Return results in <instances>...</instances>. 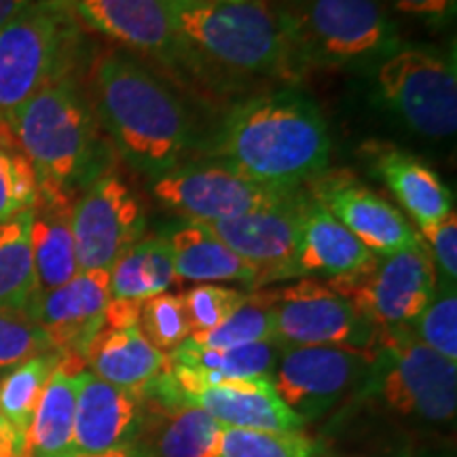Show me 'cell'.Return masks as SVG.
I'll use <instances>...</instances> for the list:
<instances>
[{
	"mask_svg": "<svg viewBox=\"0 0 457 457\" xmlns=\"http://www.w3.org/2000/svg\"><path fill=\"white\" fill-rule=\"evenodd\" d=\"M204 151L244 179L293 191L327 171L330 134L316 102L284 87L233 106Z\"/></svg>",
	"mask_w": 457,
	"mask_h": 457,
	"instance_id": "1",
	"label": "cell"
},
{
	"mask_svg": "<svg viewBox=\"0 0 457 457\" xmlns=\"http://www.w3.org/2000/svg\"><path fill=\"white\" fill-rule=\"evenodd\" d=\"M91 104L131 168L159 179L195 148V125L179 94L125 51H104L91 71Z\"/></svg>",
	"mask_w": 457,
	"mask_h": 457,
	"instance_id": "2",
	"label": "cell"
},
{
	"mask_svg": "<svg viewBox=\"0 0 457 457\" xmlns=\"http://www.w3.org/2000/svg\"><path fill=\"white\" fill-rule=\"evenodd\" d=\"M7 123L37 174L38 193L72 199L111 170V145L72 74L32 96Z\"/></svg>",
	"mask_w": 457,
	"mask_h": 457,
	"instance_id": "3",
	"label": "cell"
},
{
	"mask_svg": "<svg viewBox=\"0 0 457 457\" xmlns=\"http://www.w3.org/2000/svg\"><path fill=\"white\" fill-rule=\"evenodd\" d=\"M347 403L404 430H449L457 413V362L417 341L409 327L379 328L362 384Z\"/></svg>",
	"mask_w": 457,
	"mask_h": 457,
	"instance_id": "4",
	"label": "cell"
},
{
	"mask_svg": "<svg viewBox=\"0 0 457 457\" xmlns=\"http://www.w3.org/2000/svg\"><path fill=\"white\" fill-rule=\"evenodd\" d=\"M168 7L195 54L242 72H303L288 28L270 0H168Z\"/></svg>",
	"mask_w": 457,
	"mask_h": 457,
	"instance_id": "5",
	"label": "cell"
},
{
	"mask_svg": "<svg viewBox=\"0 0 457 457\" xmlns=\"http://www.w3.org/2000/svg\"><path fill=\"white\" fill-rule=\"evenodd\" d=\"M305 68L358 71L400 47L396 21L381 0H270Z\"/></svg>",
	"mask_w": 457,
	"mask_h": 457,
	"instance_id": "6",
	"label": "cell"
},
{
	"mask_svg": "<svg viewBox=\"0 0 457 457\" xmlns=\"http://www.w3.org/2000/svg\"><path fill=\"white\" fill-rule=\"evenodd\" d=\"M79 38L71 0H32L0 30V121L72 72Z\"/></svg>",
	"mask_w": 457,
	"mask_h": 457,
	"instance_id": "7",
	"label": "cell"
},
{
	"mask_svg": "<svg viewBox=\"0 0 457 457\" xmlns=\"http://www.w3.org/2000/svg\"><path fill=\"white\" fill-rule=\"evenodd\" d=\"M375 94L409 131L432 140L455 136L457 72L453 51L398 47L373 66Z\"/></svg>",
	"mask_w": 457,
	"mask_h": 457,
	"instance_id": "8",
	"label": "cell"
},
{
	"mask_svg": "<svg viewBox=\"0 0 457 457\" xmlns=\"http://www.w3.org/2000/svg\"><path fill=\"white\" fill-rule=\"evenodd\" d=\"M273 339L282 347H352L369 352L379 328L352 299L327 284L305 282L271 290Z\"/></svg>",
	"mask_w": 457,
	"mask_h": 457,
	"instance_id": "9",
	"label": "cell"
},
{
	"mask_svg": "<svg viewBox=\"0 0 457 457\" xmlns=\"http://www.w3.org/2000/svg\"><path fill=\"white\" fill-rule=\"evenodd\" d=\"M438 273L424 239L390 256H377L370 270L330 279V288L353 301L377 328L409 327L436 290Z\"/></svg>",
	"mask_w": 457,
	"mask_h": 457,
	"instance_id": "10",
	"label": "cell"
},
{
	"mask_svg": "<svg viewBox=\"0 0 457 457\" xmlns=\"http://www.w3.org/2000/svg\"><path fill=\"white\" fill-rule=\"evenodd\" d=\"M301 188L259 185L216 162L182 163L153 182V195L187 220H220L284 205Z\"/></svg>",
	"mask_w": 457,
	"mask_h": 457,
	"instance_id": "11",
	"label": "cell"
},
{
	"mask_svg": "<svg viewBox=\"0 0 457 457\" xmlns=\"http://www.w3.org/2000/svg\"><path fill=\"white\" fill-rule=\"evenodd\" d=\"M370 362V350L352 347H282L271 386L282 403L305 421L347 404Z\"/></svg>",
	"mask_w": 457,
	"mask_h": 457,
	"instance_id": "12",
	"label": "cell"
},
{
	"mask_svg": "<svg viewBox=\"0 0 457 457\" xmlns=\"http://www.w3.org/2000/svg\"><path fill=\"white\" fill-rule=\"evenodd\" d=\"M72 237L79 271L108 270L145 236L142 205L121 176L108 170L72 204Z\"/></svg>",
	"mask_w": 457,
	"mask_h": 457,
	"instance_id": "13",
	"label": "cell"
},
{
	"mask_svg": "<svg viewBox=\"0 0 457 457\" xmlns=\"http://www.w3.org/2000/svg\"><path fill=\"white\" fill-rule=\"evenodd\" d=\"M140 394L136 445L145 457H220L225 426L208 411L187 403L171 386L168 370L163 369Z\"/></svg>",
	"mask_w": 457,
	"mask_h": 457,
	"instance_id": "14",
	"label": "cell"
},
{
	"mask_svg": "<svg viewBox=\"0 0 457 457\" xmlns=\"http://www.w3.org/2000/svg\"><path fill=\"white\" fill-rule=\"evenodd\" d=\"M307 193L276 208L199 222L256 271V286L290 279ZM197 222V220H195Z\"/></svg>",
	"mask_w": 457,
	"mask_h": 457,
	"instance_id": "15",
	"label": "cell"
},
{
	"mask_svg": "<svg viewBox=\"0 0 457 457\" xmlns=\"http://www.w3.org/2000/svg\"><path fill=\"white\" fill-rule=\"evenodd\" d=\"M74 13L91 30L140 55L180 64L197 54L176 30L168 0H71Z\"/></svg>",
	"mask_w": 457,
	"mask_h": 457,
	"instance_id": "16",
	"label": "cell"
},
{
	"mask_svg": "<svg viewBox=\"0 0 457 457\" xmlns=\"http://www.w3.org/2000/svg\"><path fill=\"white\" fill-rule=\"evenodd\" d=\"M312 195L375 256H390L421 239L420 231L394 205L370 191L350 171L320 180Z\"/></svg>",
	"mask_w": 457,
	"mask_h": 457,
	"instance_id": "17",
	"label": "cell"
},
{
	"mask_svg": "<svg viewBox=\"0 0 457 457\" xmlns=\"http://www.w3.org/2000/svg\"><path fill=\"white\" fill-rule=\"evenodd\" d=\"M111 303V271H79L71 282L37 295L28 305L34 322L47 335L57 353H77L98 333Z\"/></svg>",
	"mask_w": 457,
	"mask_h": 457,
	"instance_id": "18",
	"label": "cell"
},
{
	"mask_svg": "<svg viewBox=\"0 0 457 457\" xmlns=\"http://www.w3.org/2000/svg\"><path fill=\"white\" fill-rule=\"evenodd\" d=\"M168 370V369H165ZM170 375V373H168ZM171 379V377H170ZM174 390L187 403L208 411L225 428H244V430L265 432H301V417H296L282 403L267 377L250 379H222L214 384H187Z\"/></svg>",
	"mask_w": 457,
	"mask_h": 457,
	"instance_id": "19",
	"label": "cell"
},
{
	"mask_svg": "<svg viewBox=\"0 0 457 457\" xmlns=\"http://www.w3.org/2000/svg\"><path fill=\"white\" fill-rule=\"evenodd\" d=\"M140 417V390H123L106 384L85 369L74 411V457L100 455L134 445Z\"/></svg>",
	"mask_w": 457,
	"mask_h": 457,
	"instance_id": "20",
	"label": "cell"
},
{
	"mask_svg": "<svg viewBox=\"0 0 457 457\" xmlns=\"http://www.w3.org/2000/svg\"><path fill=\"white\" fill-rule=\"evenodd\" d=\"M377 256L335 219L312 193L305 195L290 278H352L370 270Z\"/></svg>",
	"mask_w": 457,
	"mask_h": 457,
	"instance_id": "21",
	"label": "cell"
},
{
	"mask_svg": "<svg viewBox=\"0 0 457 457\" xmlns=\"http://www.w3.org/2000/svg\"><path fill=\"white\" fill-rule=\"evenodd\" d=\"M85 369L81 356L62 353L34 411L24 457H74V411Z\"/></svg>",
	"mask_w": 457,
	"mask_h": 457,
	"instance_id": "22",
	"label": "cell"
},
{
	"mask_svg": "<svg viewBox=\"0 0 457 457\" xmlns=\"http://www.w3.org/2000/svg\"><path fill=\"white\" fill-rule=\"evenodd\" d=\"M85 367L106 384L123 390H142L162 373L168 353H162L142 337L138 327L102 324L83 352Z\"/></svg>",
	"mask_w": 457,
	"mask_h": 457,
	"instance_id": "23",
	"label": "cell"
},
{
	"mask_svg": "<svg viewBox=\"0 0 457 457\" xmlns=\"http://www.w3.org/2000/svg\"><path fill=\"white\" fill-rule=\"evenodd\" d=\"M74 199L38 193L32 208V262L37 295L60 288L79 273L77 250L72 237Z\"/></svg>",
	"mask_w": 457,
	"mask_h": 457,
	"instance_id": "24",
	"label": "cell"
},
{
	"mask_svg": "<svg viewBox=\"0 0 457 457\" xmlns=\"http://www.w3.org/2000/svg\"><path fill=\"white\" fill-rule=\"evenodd\" d=\"M375 170L420 228L436 225L455 212L451 188L430 165L409 153L396 148L381 151L375 159Z\"/></svg>",
	"mask_w": 457,
	"mask_h": 457,
	"instance_id": "25",
	"label": "cell"
},
{
	"mask_svg": "<svg viewBox=\"0 0 457 457\" xmlns=\"http://www.w3.org/2000/svg\"><path fill=\"white\" fill-rule=\"evenodd\" d=\"M165 239L171 250L176 282H237L256 286L253 267L199 222L187 220L185 225H176Z\"/></svg>",
	"mask_w": 457,
	"mask_h": 457,
	"instance_id": "26",
	"label": "cell"
},
{
	"mask_svg": "<svg viewBox=\"0 0 457 457\" xmlns=\"http://www.w3.org/2000/svg\"><path fill=\"white\" fill-rule=\"evenodd\" d=\"M176 282L174 261L165 236L142 237L111 267V299L142 303L168 293Z\"/></svg>",
	"mask_w": 457,
	"mask_h": 457,
	"instance_id": "27",
	"label": "cell"
},
{
	"mask_svg": "<svg viewBox=\"0 0 457 457\" xmlns=\"http://www.w3.org/2000/svg\"><path fill=\"white\" fill-rule=\"evenodd\" d=\"M30 228L32 210L0 222V310H28L37 296Z\"/></svg>",
	"mask_w": 457,
	"mask_h": 457,
	"instance_id": "28",
	"label": "cell"
},
{
	"mask_svg": "<svg viewBox=\"0 0 457 457\" xmlns=\"http://www.w3.org/2000/svg\"><path fill=\"white\" fill-rule=\"evenodd\" d=\"M62 353L49 352L41 356L30 358L20 367L11 369L9 375L0 381V415L15 432L21 445L26 443L28 430H30L34 411L43 396L51 373L60 362Z\"/></svg>",
	"mask_w": 457,
	"mask_h": 457,
	"instance_id": "29",
	"label": "cell"
},
{
	"mask_svg": "<svg viewBox=\"0 0 457 457\" xmlns=\"http://www.w3.org/2000/svg\"><path fill=\"white\" fill-rule=\"evenodd\" d=\"M270 339H273L271 293L248 295L220 327L188 337L191 343L210 350H231V347Z\"/></svg>",
	"mask_w": 457,
	"mask_h": 457,
	"instance_id": "30",
	"label": "cell"
},
{
	"mask_svg": "<svg viewBox=\"0 0 457 457\" xmlns=\"http://www.w3.org/2000/svg\"><path fill=\"white\" fill-rule=\"evenodd\" d=\"M37 197V174L9 123L0 121V222L32 210Z\"/></svg>",
	"mask_w": 457,
	"mask_h": 457,
	"instance_id": "31",
	"label": "cell"
},
{
	"mask_svg": "<svg viewBox=\"0 0 457 457\" xmlns=\"http://www.w3.org/2000/svg\"><path fill=\"white\" fill-rule=\"evenodd\" d=\"M417 341L457 362V293L453 282L438 279L424 312L409 324Z\"/></svg>",
	"mask_w": 457,
	"mask_h": 457,
	"instance_id": "32",
	"label": "cell"
},
{
	"mask_svg": "<svg viewBox=\"0 0 457 457\" xmlns=\"http://www.w3.org/2000/svg\"><path fill=\"white\" fill-rule=\"evenodd\" d=\"M316 443L303 432L222 428L220 457H313Z\"/></svg>",
	"mask_w": 457,
	"mask_h": 457,
	"instance_id": "33",
	"label": "cell"
},
{
	"mask_svg": "<svg viewBox=\"0 0 457 457\" xmlns=\"http://www.w3.org/2000/svg\"><path fill=\"white\" fill-rule=\"evenodd\" d=\"M138 328L142 337L162 353H171L180 347L191 337L182 295L162 293L142 301Z\"/></svg>",
	"mask_w": 457,
	"mask_h": 457,
	"instance_id": "34",
	"label": "cell"
},
{
	"mask_svg": "<svg viewBox=\"0 0 457 457\" xmlns=\"http://www.w3.org/2000/svg\"><path fill=\"white\" fill-rule=\"evenodd\" d=\"M49 352L55 350L28 310H0V370H11Z\"/></svg>",
	"mask_w": 457,
	"mask_h": 457,
	"instance_id": "35",
	"label": "cell"
},
{
	"mask_svg": "<svg viewBox=\"0 0 457 457\" xmlns=\"http://www.w3.org/2000/svg\"><path fill=\"white\" fill-rule=\"evenodd\" d=\"M245 293L220 284H197L182 295L191 335L208 333L220 327L225 320L245 301Z\"/></svg>",
	"mask_w": 457,
	"mask_h": 457,
	"instance_id": "36",
	"label": "cell"
},
{
	"mask_svg": "<svg viewBox=\"0 0 457 457\" xmlns=\"http://www.w3.org/2000/svg\"><path fill=\"white\" fill-rule=\"evenodd\" d=\"M420 236L426 245H430V254L436 267L438 279L453 282L457 279V216L451 212L436 225L420 228Z\"/></svg>",
	"mask_w": 457,
	"mask_h": 457,
	"instance_id": "37",
	"label": "cell"
},
{
	"mask_svg": "<svg viewBox=\"0 0 457 457\" xmlns=\"http://www.w3.org/2000/svg\"><path fill=\"white\" fill-rule=\"evenodd\" d=\"M386 7L400 15L413 17L430 26H445L453 21L457 0H381Z\"/></svg>",
	"mask_w": 457,
	"mask_h": 457,
	"instance_id": "38",
	"label": "cell"
},
{
	"mask_svg": "<svg viewBox=\"0 0 457 457\" xmlns=\"http://www.w3.org/2000/svg\"><path fill=\"white\" fill-rule=\"evenodd\" d=\"M0 457H24V445L0 415Z\"/></svg>",
	"mask_w": 457,
	"mask_h": 457,
	"instance_id": "39",
	"label": "cell"
},
{
	"mask_svg": "<svg viewBox=\"0 0 457 457\" xmlns=\"http://www.w3.org/2000/svg\"><path fill=\"white\" fill-rule=\"evenodd\" d=\"M30 3L32 0H0V30H3V28Z\"/></svg>",
	"mask_w": 457,
	"mask_h": 457,
	"instance_id": "40",
	"label": "cell"
},
{
	"mask_svg": "<svg viewBox=\"0 0 457 457\" xmlns=\"http://www.w3.org/2000/svg\"><path fill=\"white\" fill-rule=\"evenodd\" d=\"M81 457H145V453L138 449V445H125V447L106 451V453L100 455H81Z\"/></svg>",
	"mask_w": 457,
	"mask_h": 457,
	"instance_id": "41",
	"label": "cell"
},
{
	"mask_svg": "<svg viewBox=\"0 0 457 457\" xmlns=\"http://www.w3.org/2000/svg\"><path fill=\"white\" fill-rule=\"evenodd\" d=\"M328 457H337V455H328ZM343 457H350V455H343ZM398 457H409V455H398Z\"/></svg>",
	"mask_w": 457,
	"mask_h": 457,
	"instance_id": "42",
	"label": "cell"
}]
</instances>
